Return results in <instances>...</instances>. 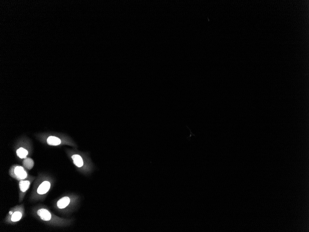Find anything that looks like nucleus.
<instances>
[{"label": "nucleus", "instance_id": "obj_6", "mask_svg": "<svg viewBox=\"0 0 309 232\" xmlns=\"http://www.w3.org/2000/svg\"><path fill=\"white\" fill-rule=\"evenodd\" d=\"M47 143L51 146H58L61 143V140L55 136H50L47 139Z\"/></svg>", "mask_w": 309, "mask_h": 232}, {"label": "nucleus", "instance_id": "obj_4", "mask_svg": "<svg viewBox=\"0 0 309 232\" xmlns=\"http://www.w3.org/2000/svg\"><path fill=\"white\" fill-rule=\"evenodd\" d=\"M69 203L70 199L68 197H64L58 201L57 206L59 209H64L69 204Z\"/></svg>", "mask_w": 309, "mask_h": 232}, {"label": "nucleus", "instance_id": "obj_11", "mask_svg": "<svg viewBox=\"0 0 309 232\" xmlns=\"http://www.w3.org/2000/svg\"><path fill=\"white\" fill-rule=\"evenodd\" d=\"M10 214H12V212H10Z\"/></svg>", "mask_w": 309, "mask_h": 232}, {"label": "nucleus", "instance_id": "obj_1", "mask_svg": "<svg viewBox=\"0 0 309 232\" xmlns=\"http://www.w3.org/2000/svg\"><path fill=\"white\" fill-rule=\"evenodd\" d=\"M50 187H51V184L49 182H43L39 186L37 190V192L39 194H45L48 191Z\"/></svg>", "mask_w": 309, "mask_h": 232}, {"label": "nucleus", "instance_id": "obj_7", "mask_svg": "<svg viewBox=\"0 0 309 232\" xmlns=\"http://www.w3.org/2000/svg\"><path fill=\"white\" fill-rule=\"evenodd\" d=\"M30 182L28 181H21L19 183V186L21 191L24 192L29 188Z\"/></svg>", "mask_w": 309, "mask_h": 232}, {"label": "nucleus", "instance_id": "obj_10", "mask_svg": "<svg viewBox=\"0 0 309 232\" xmlns=\"http://www.w3.org/2000/svg\"><path fill=\"white\" fill-rule=\"evenodd\" d=\"M22 217V214L20 212H14V213L12 214L11 220L13 222H17L19 221Z\"/></svg>", "mask_w": 309, "mask_h": 232}, {"label": "nucleus", "instance_id": "obj_3", "mask_svg": "<svg viewBox=\"0 0 309 232\" xmlns=\"http://www.w3.org/2000/svg\"><path fill=\"white\" fill-rule=\"evenodd\" d=\"M15 174L20 179H24L27 177V174L21 166H17L14 169Z\"/></svg>", "mask_w": 309, "mask_h": 232}, {"label": "nucleus", "instance_id": "obj_5", "mask_svg": "<svg viewBox=\"0 0 309 232\" xmlns=\"http://www.w3.org/2000/svg\"><path fill=\"white\" fill-rule=\"evenodd\" d=\"M73 162L78 167H81L84 165V161L81 156L75 154L72 156Z\"/></svg>", "mask_w": 309, "mask_h": 232}, {"label": "nucleus", "instance_id": "obj_2", "mask_svg": "<svg viewBox=\"0 0 309 232\" xmlns=\"http://www.w3.org/2000/svg\"><path fill=\"white\" fill-rule=\"evenodd\" d=\"M37 214L42 220L48 221L50 220L52 217L51 214L48 210L46 209H40L38 210Z\"/></svg>", "mask_w": 309, "mask_h": 232}, {"label": "nucleus", "instance_id": "obj_8", "mask_svg": "<svg viewBox=\"0 0 309 232\" xmlns=\"http://www.w3.org/2000/svg\"><path fill=\"white\" fill-rule=\"evenodd\" d=\"M28 153L27 150L22 147L17 150V154L18 157L21 159H26V156L28 155Z\"/></svg>", "mask_w": 309, "mask_h": 232}, {"label": "nucleus", "instance_id": "obj_9", "mask_svg": "<svg viewBox=\"0 0 309 232\" xmlns=\"http://www.w3.org/2000/svg\"><path fill=\"white\" fill-rule=\"evenodd\" d=\"M24 165L28 169H31L33 168L34 165L33 160L30 158L26 159L23 162Z\"/></svg>", "mask_w": 309, "mask_h": 232}]
</instances>
